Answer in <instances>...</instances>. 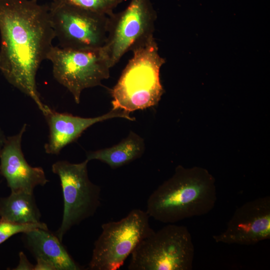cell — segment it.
<instances>
[{"mask_svg": "<svg viewBox=\"0 0 270 270\" xmlns=\"http://www.w3.org/2000/svg\"><path fill=\"white\" fill-rule=\"evenodd\" d=\"M216 242L249 246L270 238V196L248 202L238 208L226 230L214 235Z\"/></svg>", "mask_w": 270, "mask_h": 270, "instance_id": "cell-10", "label": "cell"}, {"mask_svg": "<svg viewBox=\"0 0 270 270\" xmlns=\"http://www.w3.org/2000/svg\"><path fill=\"white\" fill-rule=\"evenodd\" d=\"M131 51L132 58L110 90L112 109L130 114L158 102L164 92L160 72L165 62L154 36Z\"/></svg>", "mask_w": 270, "mask_h": 270, "instance_id": "cell-3", "label": "cell"}, {"mask_svg": "<svg viewBox=\"0 0 270 270\" xmlns=\"http://www.w3.org/2000/svg\"><path fill=\"white\" fill-rule=\"evenodd\" d=\"M44 116L48 125L50 134L48 141L44 148L46 153L51 154H58L64 146L76 140L86 130L97 122L114 118L135 120L130 113L114 109L100 116L82 118L58 112L50 108Z\"/></svg>", "mask_w": 270, "mask_h": 270, "instance_id": "cell-12", "label": "cell"}, {"mask_svg": "<svg viewBox=\"0 0 270 270\" xmlns=\"http://www.w3.org/2000/svg\"><path fill=\"white\" fill-rule=\"evenodd\" d=\"M24 234L27 246L36 258L42 257L50 261L56 270H80L58 236L50 232L48 230L36 228Z\"/></svg>", "mask_w": 270, "mask_h": 270, "instance_id": "cell-13", "label": "cell"}, {"mask_svg": "<svg viewBox=\"0 0 270 270\" xmlns=\"http://www.w3.org/2000/svg\"><path fill=\"white\" fill-rule=\"evenodd\" d=\"M54 78L66 88L76 104L86 88L98 86L110 76L111 68L102 48L78 50L53 46L47 56Z\"/></svg>", "mask_w": 270, "mask_h": 270, "instance_id": "cell-8", "label": "cell"}, {"mask_svg": "<svg viewBox=\"0 0 270 270\" xmlns=\"http://www.w3.org/2000/svg\"><path fill=\"white\" fill-rule=\"evenodd\" d=\"M144 150L142 138L133 132L120 142L112 147L90 152L86 160H98L112 168H116L140 158Z\"/></svg>", "mask_w": 270, "mask_h": 270, "instance_id": "cell-14", "label": "cell"}, {"mask_svg": "<svg viewBox=\"0 0 270 270\" xmlns=\"http://www.w3.org/2000/svg\"><path fill=\"white\" fill-rule=\"evenodd\" d=\"M20 262L18 266L14 269L16 270H32L34 269V266L30 264L23 252L19 254Z\"/></svg>", "mask_w": 270, "mask_h": 270, "instance_id": "cell-19", "label": "cell"}, {"mask_svg": "<svg viewBox=\"0 0 270 270\" xmlns=\"http://www.w3.org/2000/svg\"><path fill=\"white\" fill-rule=\"evenodd\" d=\"M49 14L55 38L62 48L90 50L104 45L108 16L54 0Z\"/></svg>", "mask_w": 270, "mask_h": 270, "instance_id": "cell-6", "label": "cell"}, {"mask_svg": "<svg viewBox=\"0 0 270 270\" xmlns=\"http://www.w3.org/2000/svg\"><path fill=\"white\" fill-rule=\"evenodd\" d=\"M40 216L33 194L11 192L0 199V219L18 224L38 223Z\"/></svg>", "mask_w": 270, "mask_h": 270, "instance_id": "cell-15", "label": "cell"}, {"mask_svg": "<svg viewBox=\"0 0 270 270\" xmlns=\"http://www.w3.org/2000/svg\"><path fill=\"white\" fill-rule=\"evenodd\" d=\"M194 249L184 226L169 224L141 240L130 254L129 270H190Z\"/></svg>", "mask_w": 270, "mask_h": 270, "instance_id": "cell-4", "label": "cell"}, {"mask_svg": "<svg viewBox=\"0 0 270 270\" xmlns=\"http://www.w3.org/2000/svg\"><path fill=\"white\" fill-rule=\"evenodd\" d=\"M36 258L34 270H56L54 265L48 260L42 257H36Z\"/></svg>", "mask_w": 270, "mask_h": 270, "instance_id": "cell-18", "label": "cell"}, {"mask_svg": "<svg viewBox=\"0 0 270 270\" xmlns=\"http://www.w3.org/2000/svg\"><path fill=\"white\" fill-rule=\"evenodd\" d=\"M75 6L108 16L124 0H59Z\"/></svg>", "mask_w": 270, "mask_h": 270, "instance_id": "cell-16", "label": "cell"}, {"mask_svg": "<svg viewBox=\"0 0 270 270\" xmlns=\"http://www.w3.org/2000/svg\"><path fill=\"white\" fill-rule=\"evenodd\" d=\"M150 218L146 211L134 208L118 221L103 224L94 244L88 269H120L139 242L154 231Z\"/></svg>", "mask_w": 270, "mask_h": 270, "instance_id": "cell-5", "label": "cell"}, {"mask_svg": "<svg viewBox=\"0 0 270 270\" xmlns=\"http://www.w3.org/2000/svg\"><path fill=\"white\" fill-rule=\"evenodd\" d=\"M217 200L215 180L205 169L178 166L149 196L146 212L158 221L174 224L211 211Z\"/></svg>", "mask_w": 270, "mask_h": 270, "instance_id": "cell-2", "label": "cell"}, {"mask_svg": "<svg viewBox=\"0 0 270 270\" xmlns=\"http://www.w3.org/2000/svg\"><path fill=\"white\" fill-rule=\"evenodd\" d=\"M36 228L48 230L46 224L41 222L24 224L0 219V244L15 234Z\"/></svg>", "mask_w": 270, "mask_h": 270, "instance_id": "cell-17", "label": "cell"}, {"mask_svg": "<svg viewBox=\"0 0 270 270\" xmlns=\"http://www.w3.org/2000/svg\"><path fill=\"white\" fill-rule=\"evenodd\" d=\"M108 17L102 50L112 68L126 53L154 36L156 15L150 0H130L125 9Z\"/></svg>", "mask_w": 270, "mask_h": 270, "instance_id": "cell-9", "label": "cell"}, {"mask_svg": "<svg viewBox=\"0 0 270 270\" xmlns=\"http://www.w3.org/2000/svg\"><path fill=\"white\" fill-rule=\"evenodd\" d=\"M38 0H0V70L7 81L30 97L44 116L36 75L55 34L49 6Z\"/></svg>", "mask_w": 270, "mask_h": 270, "instance_id": "cell-1", "label": "cell"}, {"mask_svg": "<svg viewBox=\"0 0 270 270\" xmlns=\"http://www.w3.org/2000/svg\"><path fill=\"white\" fill-rule=\"evenodd\" d=\"M6 138V137L4 132L0 128V152L4 146Z\"/></svg>", "mask_w": 270, "mask_h": 270, "instance_id": "cell-20", "label": "cell"}, {"mask_svg": "<svg viewBox=\"0 0 270 270\" xmlns=\"http://www.w3.org/2000/svg\"><path fill=\"white\" fill-rule=\"evenodd\" d=\"M26 128L24 124L17 134L6 137L0 152V173L11 192L33 194L36 186L48 180L42 168L30 166L24 158L22 140Z\"/></svg>", "mask_w": 270, "mask_h": 270, "instance_id": "cell-11", "label": "cell"}, {"mask_svg": "<svg viewBox=\"0 0 270 270\" xmlns=\"http://www.w3.org/2000/svg\"><path fill=\"white\" fill-rule=\"evenodd\" d=\"M88 162L60 160L52 165V172L60 178L64 198L62 222L57 232L61 242L72 226L93 216L100 205V188L88 178Z\"/></svg>", "mask_w": 270, "mask_h": 270, "instance_id": "cell-7", "label": "cell"}]
</instances>
